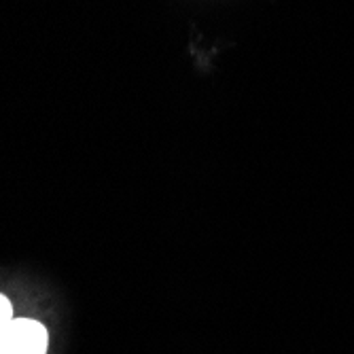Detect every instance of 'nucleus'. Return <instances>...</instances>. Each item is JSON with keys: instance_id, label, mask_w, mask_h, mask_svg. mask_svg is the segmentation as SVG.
I'll return each mask as SVG.
<instances>
[{"instance_id": "nucleus-1", "label": "nucleus", "mask_w": 354, "mask_h": 354, "mask_svg": "<svg viewBox=\"0 0 354 354\" xmlns=\"http://www.w3.org/2000/svg\"><path fill=\"white\" fill-rule=\"evenodd\" d=\"M47 329L32 318H13L0 335V354H47Z\"/></svg>"}, {"instance_id": "nucleus-2", "label": "nucleus", "mask_w": 354, "mask_h": 354, "mask_svg": "<svg viewBox=\"0 0 354 354\" xmlns=\"http://www.w3.org/2000/svg\"><path fill=\"white\" fill-rule=\"evenodd\" d=\"M13 306L11 301L5 297V295H0V335H3V331L13 323Z\"/></svg>"}]
</instances>
